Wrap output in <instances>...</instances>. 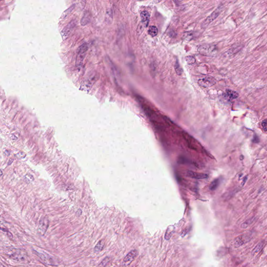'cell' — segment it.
I'll return each instance as SVG.
<instances>
[{
	"label": "cell",
	"mask_w": 267,
	"mask_h": 267,
	"mask_svg": "<svg viewBox=\"0 0 267 267\" xmlns=\"http://www.w3.org/2000/svg\"><path fill=\"white\" fill-rule=\"evenodd\" d=\"M262 126L264 131H267V120H264L262 122Z\"/></svg>",
	"instance_id": "cell-27"
},
{
	"label": "cell",
	"mask_w": 267,
	"mask_h": 267,
	"mask_svg": "<svg viewBox=\"0 0 267 267\" xmlns=\"http://www.w3.org/2000/svg\"><path fill=\"white\" fill-rule=\"evenodd\" d=\"M88 49V45L86 43H83L79 47L76 61V67L77 69H80L82 66Z\"/></svg>",
	"instance_id": "cell-1"
},
{
	"label": "cell",
	"mask_w": 267,
	"mask_h": 267,
	"mask_svg": "<svg viewBox=\"0 0 267 267\" xmlns=\"http://www.w3.org/2000/svg\"><path fill=\"white\" fill-rule=\"evenodd\" d=\"M186 61L189 64H192L195 63L196 60H195L194 57H193V56H188L186 57Z\"/></svg>",
	"instance_id": "cell-24"
},
{
	"label": "cell",
	"mask_w": 267,
	"mask_h": 267,
	"mask_svg": "<svg viewBox=\"0 0 267 267\" xmlns=\"http://www.w3.org/2000/svg\"><path fill=\"white\" fill-rule=\"evenodd\" d=\"M75 4H73L68 9L65 10L64 12L62 14V17L63 18H65L66 17H67L68 15L70 14L73 11V9H74L75 7Z\"/></svg>",
	"instance_id": "cell-19"
},
{
	"label": "cell",
	"mask_w": 267,
	"mask_h": 267,
	"mask_svg": "<svg viewBox=\"0 0 267 267\" xmlns=\"http://www.w3.org/2000/svg\"><path fill=\"white\" fill-rule=\"evenodd\" d=\"M110 259L108 257H106L102 260V262L99 263L98 267H105L110 262Z\"/></svg>",
	"instance_id": "cell-23"
},
{
	"label": "cell",
	"mask_w": 267,
	"mask_h": 267,
	"mask_svg": "<svg viewBox=\"0 0 267 267\" xmlns=\"http://www.w3.org/2000/svg\"><path fill=\"white\" fill-rule=\"evenodd\" d=\"M27 254L25 250L22 249H16L15 250L14 252H13L10 255V257L17 262H21V261L22 262V261H24L26 259L27 256Z\"/></svg>",
	"instance_id": "cell-8"
},
{
	"label": "cell",
	"mask_w": 267,
	"mask_h": 267,
	"mask_svg": "<svg viewBox=\"0 0 267 267\" xmlns=\"http://www.w3.org/2000/svg\"><path fill=\"white\" fill-rule=\"evenodd\" d=\"M105 247V241L103 239H101L98 242L97 245L94 248V251L95 252H101L103 249Z\"/></svg>",
	"instance_id": "cell-16"
},
{
	"label": "cell",
	"mask_w": 267,
	"mask_h": 267,
	"mask_svg": "<svg viewBox=\"0 0 267 267\" xmlns=\"http://www.w3.org/2000/svg\"><path fill=\"white\" fill-rule=\"evenodd\" d=\"M198 84L200 86L205 88H208L210 87L215 85L217 80L213 77L211 76H207L202 78H201L198 80Z\"/></svg>",
	"instance_id": "cell-5"
},
{
	"label": "cell",
	"mask_w": 267,
	"mask_h": 267,
	"mask_svg": "<svg viewBox=\"0 0 267 267\" xmlns=\"http://www.w3.org/2000/svg\"><path fill=\"white\" fill-rule=\"evenodd\" d=\"M90 19H91L90 14L88 11H86L85 13H84L83 16L81 19L80 24L82 26H86V25L88 24V23L90 22Z\"/></svg>",
	"instance_id": "cell-14"
},
{
	"label": "cell",
	"mask_w": 267,
	"mask_h": 267,
	"mask_svg": "<svg viewBox=\"0 0 267 267\" xmlns=\"http://www.w3.org/2000/svg\"><path fill=\"white\" fill-rule=\"evenodd\" d=\"M239 95L238 94V92L231 89H226L225 92L223 94L224 97L229 100L236 99L239 97Z\"/></svg>",
	"instance_id": "cell-12"
},
{
	"label": "cell",
	"mask_w": 267,
	"mask_h": 267,
	"mask_svg": "<svg viewBox=\"0 0 267 267\" xmlns=\"http://www.w3.org/2000/svg\"><path fill=\"white\" fill-rule=\"evenodd\" d=\"M140 18L142 22V24L146 27H147L149 25L150 21V14L149 12L146 11H142L140 13Z\"/></svg>",
	"instance_id": "cell-13"
},
{
	"label": "cell",
	"mask_w": 267,
	"mask_h": 267,
	"mask_svg": "<svg viewBox=\"0 0 267 267\" xmlns=\"http://www.w3.org/2000/svg\"><path fill=\"white\" fill-rule=\"evenodd\" d=\"M252 142L255 143H258L259 142V139L257 135H255L254 137V139H252Z\"/></svg>",
	"instance_id": "cell-29"
},
{
	"label": "cell",
	"mask_w": 267,
	"mask_h": 267,
	"mask_svg": "<svg viewBox=\"0 0 267 267\" xmlns=\"http://www.w3.org/2000/svg\"><path fill=\"white\" fill-rule=\"evenodd\" d=\"M9 161H10V162H9V163H8V165H11V163L13 161V160H11H11H10Z\"/></svg>",
	"instance_id": "cell-32"
},
{
	"label": "cell",
	"mask_w": 267,
	"mask_h": 267,
	"mask_svg": "<svg viewBox=\"0 0 267 267\" xmlns=\"http://www.w3.org/2000/svg\"><path fill=\"white\" fill-rule=\"evenodd\" d=\"M175 69L176 73L179 75H181L183 73V69L182 68L181 66L179 65V63L178 62V60L176 62L175 64Z\"/></svg>",
	"instance_id": "cell-22"
},
{
	"label": "cell",
	"mask_w": 267,
	"mask_h": 267,
	"mask_svg": "<svg viewBox=\"0 0 267 267\" xmlns=\"http://www.w3.org/2000/svg\"><path fill=\"white\" fill-rule=\"evenodd\" d=\"M158 33V28L155 26H150L148 29V34L152 37H155Z\"/></svg>",
	"instance_id": "cell-18"
},
{
	"label": "cell",
	"mask_w": 267,
	"mask_h": 267,
	"mask_svg": "<svg viewBox=\"0 0 267 267\" xmlns=\"http://www.w3.org/2000/svg\"><path fill=\"white\" fill-rule=\"evenodd\" d=\"M198 51L202 55L206 56H213L217 52V48L215 45H204L198 48Z\"/></svg>",
	"instance_id": "cell-2"
},
{
	"label": "cell",
	"mask_w": 267,
	"mask_h": 267,
	"mask_svg": "<svg viewBox=\"0 0 267 267\" xmlns=\"http://www.w3.org/2000/svg\"><path fill=\"white\" fill-rule=\"evenodd\" d=\"M10 138H11L12 140H16L18 139V136L16 134H12L10 136Z\"/></svg>",
	"instance_id": "cell-28"
},
{
	"label": "cell",
	"mask_w": 267,
	"mask_h": 267,
	"mask_svg": "<svg viewBox=\"0 0 267 267\" xmlns=\"http://www.w3.org/2000/svg\"><path fill=\"white\" fill-rule=\"evenodd\" d=\"M97 76L98 75L95 73H92L91 75H89L84 80L82 88H83V90H84L89 91L92 86H93L94 83L97 80Z\"/></svg>",
	"instance_id": "cell-4"
},
{
	"label": "cell",
	"mask_w": 267,
	"mask_h": 267,
	"mask_svg": "<svg viewBox=\"0 0 267 267\" xmlns=\"http://www.w3.org/2000/svg\"><path fill=\"white\" fill-rule=\"evenodd\" d=\"M34 250V252L36 254V255L41 258V259L47 265H58V261L52 256L49 255V254L45 252H39L36 250Z\"/></svg>",
	"instance_id": "cell-3"
},
{
	"label": "cell",
	"mask_w": 267,
	"mask_h": 267,
	"mask_svg": "<svg viewBox=\"0 0 267 267\" xmlns=\"http://www.w3.org/2000/svg\"><path fill=\"white\" fill-rule=\"evenodd\" d=\"M243 159H244V156L243 155H241V157H240V160H243Z\"/></svg>",
	"instance_id": "cell-31"
},
{
	"label": "cell",
	"mask_w": 267,
	"mask_h": 267,
	"mask_svg": "<svg viewBox=\"0 0 267 267\" xmlns=\"http://www.w3.org/2000/svg\"><path fill=\"white\" fill-rule=\"evenodd\" d=\"M222 8L221 6L217 8V9H215V11L213 12V13L211 14V15H210L206 19V20L205 22V25L209 24V23L212 22V21L215 20V19L217 18L219 15H220L221 12L222 11Z\"/></svg>",
	"instance_id": "cell-11"
},
{
	"label": "cell",
	"mask_w": 267,
	"mask_h": 267,
	"mask_svg": "<svg viewBox=\"0 0 267 267\" xmlns=\"http://www.w3.org/2000/svg\"><path fill=\"white\" fill-rule=\"evenodd\" d=\"M49 226V221L46 218L41 219L40 221L38 231L40 234L43 235L47 231V229Z\"/></svg>",
	"instance_id": "cell-10"
},
{
	"label": "cell",
	"mask_w": 267,
	"mask_h": 267,
	"mask_svg": "<svg viewBox=\"0 0 267 267\" xmlns=\"http://www.w3.org/2000/svg\"><path fill=\"white\" fill-rule=\"evenodd\" d=\"M247 177H245V178L243 179V183H242V185H244L245 184V182L246 181Z\"/></svg>",
	"instance_id": "cell-30"
},
{
	"label": "cell",
	"mask_w": 267,
	"mask_h": 267,
	"mask_svg": "<svg viewBox=\"0 0 267 267\" xmlns=\"http://www.w3.org/2000/svg\"><path fill=\"white\" fill-rule=\"evenodd\" d=\"M16 156L18 159H23L26 157V155L23 152H19L16 155Z\"/></svg>",
	"instance_id": "cell-26"
},
{
	"label": "cell",
	"mask_w": 267,
	"mask_h": 267,
	"mask_svg": "<svg viewBox=\"0 0 267 267\" xmlns=\"http://www.w3.org/2000/svg\"><path fill=\"white\" fill-rule=\"evenodd\" d=\"M24 180L26 183H32L34 181V176L30 174H27L26 175H25L24 176Z\"/></svg>",
	"instance_id": "cell-21"
},
{
	"label": "cell",
	"mask_w": 267,
	"mask_h": 267,
	"mask_svg": "<svg viewBox=\"0 0 267 267\" xmlns=\"http://www.w3.org/2000/svg\"><path fill=\"white\" fill-rule=\"evenodd\" d=\"M251 239H252L251 236L246 234L239 236L237 237H236L234 240V246L235 247H239L242 245H244L246 243L249 242Z\"/></svg>",
	"instance_id": "cell-6"
},
{
	"label": "cell",
	"mask_w": 267,
	"mask_h": 267,
	"mask_svg": "<svg viewBox=\"0 0 267 267\" xmlns=\"http://www.w3.org/2000/svg\"><path fill=\"white\" fill-rule=\"evenodd\" d=\"M255 218L249 219V220L246 221L245 222L243 223V224H242L241 227L243 228V229H246L247 227H249L250 224H252V223L254 222V221H255Z\"/></svg>",
	"instance_id": "cell-20"
},
{
	"label": "cell",
	"mask_w": 267,
	"mask_h": 267,
	"mask_svg": "<svg viewBox=\"0 0 267 267\" xmlns=\"http://www.w3.org/2000/svg\"><path fill=\"white\" fill-rule=\"evenodd\" d=\"M138 252L136 249H133L131 250V252H129L127 255L125 256L123 260V267H125L127 265H129L132 262L133 260H134L138 256Z\"/></svg>",
	"instance_id": "cell-7"
},
{
	"label": "cell",
	"mask_w": 267,
	"mask_h": 267,
	"mask_svg": "<svg viewBox=\"0 0 267 267\" xmlns=\"http://www.w3.org/2000/svg\"><path fill=\"white\" fill-rule=\"evenodd\" d=\"M219 184V180L218 179H216L215 181H213L212 183V184L211 185V189L212 190H214L215 189L217 188V186H218Z\"/></svg>",
	"instance_id": "cell-25"
},
{
	"label": "cell",
	"mask_w": 267,
	"mask_h": 267,
	"mask_svg": "<svg viewBox=\"0 0 267 267\" xmlns=\"http://www.w3.org/2000/svg\"><path fill=\"white\" fill-rule=\"evenodd\" d=\"M76 25L77 21L76 20L74 19L71 21L61 32L62 38H65L69 36V34H71V32L74 30V29L76 26Z\"/></svg>",
	"instance_id": "cell-9"
},
{
	"label": "cell",
	"mask_w": 267,
	"mask_h": 267,
	"mask_svg": "<svg viewBox=\"0 0 267 267\" xmlns=\"http://www.w3.org/2000/svg\"><path fill=\"white\" fill-rule=\"evenodd\" d=\"M113 20V12L112 9L108 8L107 10L106 15H105V21L107 23L110 24Z\"/></svg>",
	"instance_id": "cell-17"
},
{
	"label": "cell",
	"mask_w": 267,
	"mask_h": 267,
	"mask_svg": "<svg viewBox=\"0 0 267 267\" xmlns=\"http://www.w3.org/2000/svg\"><path fill=\"white\" fill-rule=\"evenodd\" d=\"M265 241L260 242L259 243H258V244L256 245V247L253 249L252 252V255L255 256V255H256L257 254H258V253H259L262 251V249H263V247L265 246Z\"/></svg>",
	"instance_id": "cell-15"
}]
</instances>
